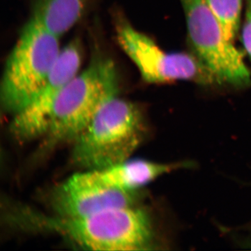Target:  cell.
I'll use <instances>...</instances> for the list:
<instances>
[{"label":"cell","instance_id":"cell-1","mask_svg":"<svg viewBox=\"0 0 251 251\" xmlns=\"http://www.w3.org/2000/svg\"><path fill=\"white\" fill-rule=\"evenodd\" d=\"M10 219L25 229L58 234L87 250L147 251L153 246L151 219L146 211L135 205L77 219L48 216L21 208Z\"/></svg>","mask_w":251,"mask_h":251},{"label":"cell","instance_id":"cell-2","mask_svg":"<svg viewBox=\"0 0 251 251\" xmlns=\"http://www.w3.org/2000/svg\"><path fill=\"white\" fill-rule=\"evenodd\" d=\"M120 90L118 72L111 59L94 54L88 67L61 91L54 101L43 150L74 143L102 104Z\"/></svg>","mask_w":251,"mask_h":251},{"label":"cell","instance_id":"cell-3","mask_svg":"<svg viewBox=\"0 0 251 251\" xmlns=\"http://www.w3.org/2000/svg\"><path fill=\"white\" fill-rule=\"evenodd\" d=\"M145 134L139 108L113 96L73 143V162L84 171L105 169L129 159Z\"/></svg>","mask_w":251,"mask_h":251},{"label":"cell","instance_id":"cell-4","mask_svg":"<svg viewBox=\"0 0 251 251\" xmlns=\"http://www.w3.org/2000/svg\"><path fill=\"white\" fill-rule=\"evenodd\" d=\"M59 39L34 18L23 27L1 79L0 98L6 113L16 115L40 92L62 50Z\"/></svg>","mask_w":251,"mask_h":251},{"label":"cell","instance_id":"cell-5","mask_svg":"<svg viewBox=\"0 0 251 251\" xmlns=\"http://www.w3.org/2000/svg\"><path fill=\"white\" fill-rule=\"evenodd\" d=\"M184 9L193 53L207 67L220 85L242 89L251 86V74L242 53L225 34L206 0H180Z\"/></svg>","mask_w":251,"mask_h":251},{"label":"cell","instance_id":"cell-6","mask_svg":"<svg viewBox=\"0 0 251 251\" xmlns=\"http://www.w3.org/2000/svg\"><path fill=\"white\" fill-rule=\"evenodd\" d=\"M114 23L119 46L134 63L145 82L162 84L186 80L206 87L220 85L212 73L194 54L163 50L122 14L115 16Z\"/></svg>","mask_w":251,"mask_h":251},{"label":"cell","instance_id":"cell-7","mask_svg":"<svg viewBox=\"0 0 251 251\" xmlns=\"http://www.w3.org/2000/svg\"><path fill=\"white\" fill-rule=\"evenodd\" d=\"M137 192L123 191L103 183L93 171L72 175L56 186L50 196L53 215L77 219L109 209L136 204Z\"/></svg>","mask_w":251,"mask_h":251},{"label":"cell","instance_id":"cell-8","mask_svg":"<svg viewBox=\"0 0 251 251\" xmlns=\"http://www.w3.org/2000/svg\"><path fill=\"white\" fill-rule=\"evenodd\" d=\"M82 56L78 39L70 41L61 50L40 92L25 108L13 115L10 128L18 140H34L45 135L54 101L63 88L78 74Z\"/></svg>","mask_w":251,"mask_h":251},{"label":"cell","instance_id":"cell-9","mask_svg":"<svg viewBox=\"0 0 251 251\" xmlns=\"http://www.w3.org/2000/svg\"><path fill=\"white\" fill-rule=\"evenodd\" d=\"M192 162L160 163L147 160H126L105 169L93 171L103 183L130 192L137 191L150 184L161 175L176 170L191 168Z\"/></svg>","mask_w":251,"mask_h":251},{"label":"cell","instance_id":"cell-10","mask_svg":"<svg viewBox=\"0 0 251 251\" xmlns=\"http://www.w3.org/2000/svg\"><path fill=\"white\" fill-rule=\"evenodd\" d=\"M91 0H35L32 16L54 35L65 34L82 18Z\"/></svg>","mask_w":251,"mask_h":251},{"label":"cell","instance_id":"cell-11","mask_svg":"<svg viewBox=\"0 0 251 251\" xmlns=\"http://www.w3.org/2000/svg\"><path fill=\"white\" fill-rule=\"evenodd\" d=\"M219 19L226 37L233 42L240 27L243 0H206Z\"/></svg>","mask_w":251,"mask_h":251},{"label":"cell","instance_id":"cell-12","mask_svg":"<svg viewBox=\"0 0 251 251\" xmlns=\"http://www.w3.org/2000/svg\"><path fill=\"white\" fill-rule=\"evenodd\" d=\"M244 50L251 60V0H246V12L241 31Z\"/></svg>","mask_w":251,"mask_h":251}]
</instances>
